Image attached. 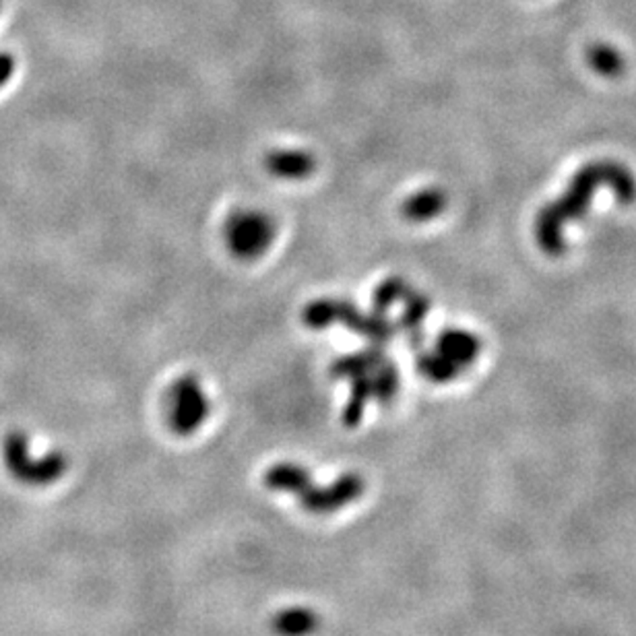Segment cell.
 Segmentation results:
<instances>
[{"label": "cell", "instance_id": "6da1fadb", "mask_svg": "<svg viewBox=\"0 0 636 636\" xmlns=\"http://www.w3.org/2000/svg\"><path fill=\"white\" fill-rule=\"evenodd\" d=\"M263 482L273 492L293 496L302 509L316 517H329V514L343 511L345 506L358 502L366 492V480L360 473H341L335 482L321 486V483H314L306 467L290 463V461L269 467Z\"/></svg>", "mask_w": 636, "mask_h": 636}, {"label": "cell", "instance_id": "7a4b0ae2", "mask_svg": "<svg viewBox=\"0 0 636 636\" xmlns=\"http://www.w3.org/2000/svg\"><path fill=\"white\" fill-rule=\"evenodd\" d=\"M331 374L350 384V399L343 409L345 426H358L370 403H389L399 391V374L383 350H366L341 358Z\"/></svg>", "mask_w": 636, "mask_h": 636}, {"label": "cell", "instance_id": "3957f363", "mask_svg": "<svg viewBox=\"0 0 636 636\" xmlns=\"http://www.w3.org/2000/svg\"><path fill=\"white\" fill-rule=\"evenodd\" d=\"M600 182H611V186H616L618 196L622 203H631L636 194L634 178L628 174L622 165L616 164H600V165H589L587 170H582L577 180L572 182L571 191L560 199V203L545 207L543 214L537 222V236L545 248V253L556 254L562 248V227L577 219V215L585 214L591 191Z\"/></svg>", "mask_w": 636, "mask_h": 636}, {"label": "cell", "instance_id": "277c9868", "mask_svg": "<svg viewBox=\"0 0 636 636\" xmlns=\"http://www.w3.org/2000/svg\"><path fill=\"white\" fill-rule=\"evenodd\" d=\"M3 461L13 480L32 488L52 486L68 472V459L65 452L52 451L42 457H37V454L34 457L29 438L21 430H11L5 436Z\"/></svg>", "mask_w": 636, "mask_h": 636}, {"label": "cell", "instance_id": "5b68a950", "mask_svg": "<svg viewBox=\"0 0 636 636\" xmlns=\"http://www.w3.org/2000/svg\"><path fill=\"white\" fill-rule=\"evenodd\" d=\"M211 403L204 386L193 374L180 376L165 393V422L178 436H191L209 418Z\"/></svg>", "mask_w": 636, "mask_h": 636}, {"label": "cell", "instance_id": "8992f818", "mask_svg": "<svg viewBox=\"0 0 636 636\" xmlns=\"http://www.w3.org/2000/svg\"><path fill=\"white\" fill-rule=\"evenodd\" d=\"M225 244L238 259L253 261L267 253L277 236L275 222L259 209H240L225 222Z\"/></svg>", "mask_w": 636, "mask_h": 636}, {"label": "cell", "instance_id": "52a82bcc", "mask_svg": "<svg viewBox=\"0 0 636 636\" xmlns=\"http://www.w3.org/2000/svg\"><path fill=\"white\" fill-rule=\"evenodd\" d=\"M434 352L441 353L442 358L449 360L452 366H457L463 373L469 363L477 358V353H480V339L469 331L451 329L438 337Z\"/></svg>", "mask_w": 636, "mask_h": 636}, {"label": "cell", "instance_id": "ba28073f", "mask_svg": "<svg viewBox=\"0 0 636 636\" xmlns=\"http://www.w3.org/2000/svg\"><path fill=\"white\" fill-rule=\"evenodd\" d=\"M321 626V616L306 605H290L279 610L271 620V628L277 636H313Z\"/></svg>", "mask_w": 636, "mask_h": 636}, {"label": "cell", "instance_id": "9c48e42d", "mask_svg": "<svg viewBox=\"0 0 636 636\" xmlns=\"http://www.w3.org/2000/svg\"><path fill=\"white\" fill-rule=\"evenodd\" d=\"M264 165L273 176L300 180L314 172V157L302 149H275L264 159Z\"/></svg>", "mask_w": 636, "mask_h": 636}, {"label": "cell", "instance_id": "30bf717a", "mask_svg": "<svg viewBox=\"0 0 636 636\" xmlns=\"http://www.w3.org/2000/svg\"><path fill=\"white\" fill-rule=\"evenodd\" d=\"M446 207V196L438 188H426V191L409 196L403 204V215L412 222H428L436 217Z\"/></svg>", "mask_w": 636, "mask_h": 636}, {"label": "cell", "instance_id": "8fae6325", "mask_svg": "<svg viewBox=\"0 0 636 636\" xmlns=\"http://www.w3.org/2000/svg\"><path fill=\"white\" fill-rule=\"evenodd\" d=\"M587 60L595 73L603 77H618L624 71V58L610 44H593L587 52Z\"/></svg>", "mask_w": 636, "mask_h": 636}, {"label": "cell", "instance_id": "7c38bea8", "mask_svg": "<svg viewBox=\"0 0 636 636\" xmlns=\"http://www.w3.org/2000/svg\"><path fill=\"white\" fill-rule=\"evenodd\" d=\"M15 73V58L6 52H0V87H5Z\"/></svg>", "mask_w": 636, "mask_h": 636}]
</instances>
